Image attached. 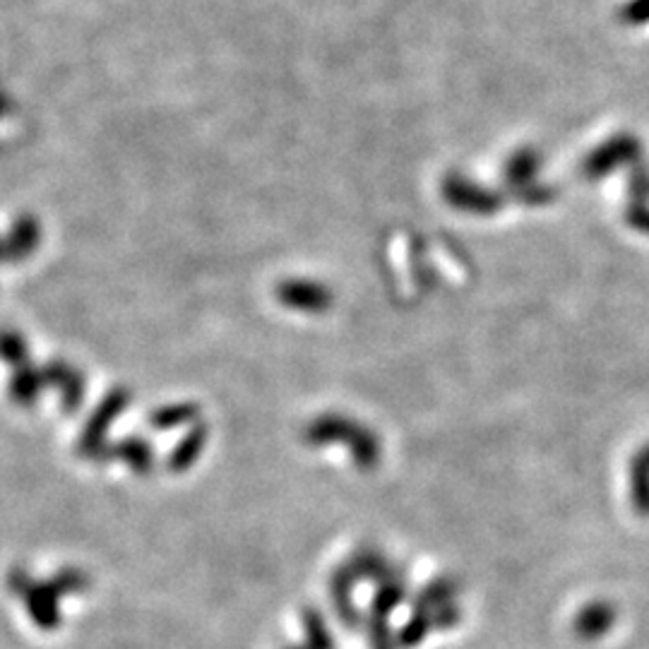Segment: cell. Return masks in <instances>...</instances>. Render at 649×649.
<instances>
[{"label": "cell", "mask_w": 649, "mask_h": 649, "mask_svg": "<svg viewBox=\"0 0 649 649\" xmlns=\"http://www.w3.org/2000/svg\"><path fill=\"white\" fill-rule=\"evenodd\" d=\"M619 20L623 22V25H631V27L647 25V22H649V0H628V3L621 8Z\"/></svg>", "instance_id": "obj_2"}, {"label": "cell", "mask_w": 649, "mask_h": 649, "mask_svg": "<svg viewBox=\"0 0 649 649\" xmlns=\"http://www.w3.org/2000/svg\"><path fill=\"white\" fill-rule=\"evenodd\" d=\"M640 156L642 144L633 136H615L587 154L585 164H582V174L587 178H601L613 169H619V166L637 162Z\"/></svg>", "instance_id": "obj_1"}]
</instances>
